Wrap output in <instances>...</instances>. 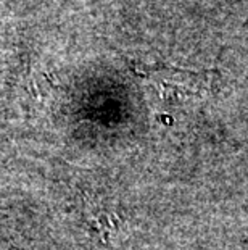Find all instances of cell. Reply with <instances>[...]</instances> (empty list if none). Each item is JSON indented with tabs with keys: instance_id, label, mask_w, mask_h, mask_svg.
Masks as SVG:
<instances>
[{
	"instance_id": "6da1fadb",
	"label": "cell",
	"mask_w": 248,
	"mask_h": 250,
	"mask_svg": "<svg viewBox=\"0 0 248 250\" xmlns=\"http://www.w3.org/2000/svg\"><path fill=\"white\" fill-rule=\"evenodd\" d=\"M144 78L155 89L156 99L168 105L200 99L211 86V73H195L174 68L147 71Z\"/></svg>"
}]
</instances>
